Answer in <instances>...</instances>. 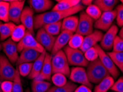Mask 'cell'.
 Listing matches in <instances>:
<instances>
[{"label":"cell","mask_w":123,"mask_h":92,"mask_svg":"<svg viewBox=\"0 0 123 92\" xmlns=\"http://www.w3.org/2000/svg\"><path fill=\"white\" fill-rule=\"evenodd\" d=\"M86 72L89 82L95 84L99 83L104 78L110 76L99 58L89 63Z\"/></svg>","instance_id":"7a4b0ae2"},{"label":"cell","mask_w":123,"mask_h":92,"mask_svg":"<svg viewBox=\"0 0 123 92\" xmlns=\"http://www.w3.org/2000/svg\"><path fill=\"white\" fill-rule=\"evenodd\" d=\"M50 83L46 81H32L31 84L32 92H46L50 87Z\"/></svg>","instance_id":"4316f807"},{"label":"cell","mask_w":123,"mask_h":92,"mask_svg":"<svg viewBox=\"0 0 123 92\" xmlns=\"http://www.w3.org/2000/svg\"><path fill=\"white\" fill-rule=\"evenodd\" d=\"M73 35V33L68 30H63L55 40L53 48L51 51V56H53L58 52L64 48L69 43L70 39Z\"/></svg>","instance_id":"e0dca14e"},{"label":"cell","mask_w":123,"mask_h":92,"mask_svg":"<svg viewBox=\"0 0 123 92\" xmlns=\"http://www.w3.org/2000/svg\"><path fill=\"white\" fill-rule=\"evenodd\" d=\"M117 17V11L103 12L99 18L95 21L94 28L97 29L107 32L112 26V23Z\"/></svg>","instance_id":"30bf717a"},{"label":"cell","mask_w":123,"mask_h":92,"mask_svg":"<svg viewBox=\"0 0 123 92\" xmlns=\"http://www.w3.org/2000/svg\"><path fill=\"white\" fill-rule=\"evenodd\" d=\"M57 38L47 33L44 29L41 28L38 30L36 39L43 48L48 51H52Z\"/></svg>","instance_id":"7c38bea8"},{"label":"cell","mask_w":123,"mask_h":92,"mask_svg":"<svg viewBox=\"0 0 123 92\" xmlns=\"http://www.w3.org/2000/svg\"><path fill=\"white\" fill-rule=\"evenodd\" d=\"M17 51L19 53H21L25 49H32L41 53H42L45 50L44 48L38 43L32 34L27 30L26 31L24 37L17 44Z\"/></svg>","instance_id":"5b68a950"},{"label":"cell","mask_w":123,"mask_h":92,"mask_svg":"<svg viewBox=\"0 0 123 92\" xmlns=\"http://www.w3.org/2000/svg\"><path fill=\"white\" fill-rule=\"evenodd\" d=\"M84 6L79 3L77 6L67 10L61 11H52L38 14L34 17V29H39L46 24L61 21L65 18L74 14L82 11Z\"/></svg>","instance_id":"6da1fadb"},{"label":"cell","mask_w":123,"mask_h":92,"mask_svg":"<svg viewBox=\"0 0 123 92\" xmlns=\"http://www.w3.org/2000/svg\"><path fill=\"white\" fill-rule=\"evenodd\" d=\"M69 65L81 67H86L89 62L86 59L84 55L78 49H75L70 46H66L63 48Z\"/></svg>","instance_id":"277c9868"},{"label":"cell","mask_w":123,"mask_h":92,"mask_svg":"<svg viewBox=\"0 0 123 92\" xmlns=\"http://www.w3.org/2000/svg\"><path fill=\"white\" fill-rule=\"evenodd\" d=\"M113 51L119 52V53L123 52V40L121 39L119 36L117 35L114 41Z\"/></svg>","instance_id":"ab89813d"},{"label":"cell","mask_w":123,"mask_h":92,"mask_svg":"<svg viewBox=\"0 0 123 92\" xmlns=\"http://www.w3.org/2000/svg\"><path fill=\"white\" fill-rule=\"evenodd\" d=\"M0 84H1V81H0Z\"/></svg>","instance_id":"f907efd6"},{"label":"cell","mask_w":123,"mask_h":92,"mask_svg":"<svg viewBox=\"0 0 123 92\" xmlns=\"http://www.w3.org/2000/svg\"><path fill=\"white\" fill-rule=\"evenodd\" d=\"M1 45L3 51L10 62L13 64H16L19 59L16 43L11 38H8L7 40L2 43Z\"/></svg>","instance_id":"4fadbf2b"},{"label":"cell","mask_w":123,"mask_h":92,"mask_svg":"<svg viewBox=\"0 0 123 92\" xmlns=\"http://www.w3.org/2000/svg\"><path fill=\"white\" fill-rule=\"evenodd\" d=\"M84 56L88 61L92 62L99 58L98 54L94 47L90 48L84 53Z\"/></svg>","instance_id":"74e56055"},{"label":"cell","mask_w":123,"mask_h":92,"mask_svg":"<svg viewBox=\"0 0 123 92\" xmlns=\"http://www.w3.org/2000/svg\"><path fill=\"white\" fill-rule=\"evenodd\" d=\"M13 88V82L3 81L1 84V89L2 92H12Z\"/></svg>","instance_id":"b9f144b4"},{"label":"cell","mask_w":123,"mask_h":92,"mask_svg":"<svg viewBox=\"0 0 123 92\" xmlns=\"http://www.w3.org/2000/svg\"><path fill=\"white\" fill-rule=\"evenodd\" d=\"M10 2V8L8 12L9 20L14 24H19L21 22V16L23 10L25 0H5Z\"/></svg>","instance_id":"9c48e42d"},{"label":"cell","mask_w":123,"mask_h":92,"mask_svg":"<svg viewBox=\"0 0 123 92\" xmlns=\"http://www.w3.org/2000/svg\"><path fill=\"white\" fill-rule=\"evenodd\" d=\"M52 56L50 54H46L45 59L43 63L42 69L41 70V73L44 77L46 80L49 81L52 75Z\"/></svg>","instance_id":"d4e9b609"},{"label":"cell","mask_w":123,"mask_h":92,"mask_svg":"<svg viewBox=\"0 0 123 92\" xmlns=\"http://www.w3.org/2000/svg\"><path fill=\"white\" fill-rule=\"evenodd\" d=\"M117 22L119 27H123V5L120 4L117 7Z\"/></svg>","instance_id":"f35d334b"},{"label":"cell","mask_w":123,"mask_h":92,"mask_svg":"<svg viewBox=\"0 0 123 92\" xmlns=\"http://www.w3.org/2000/svg\"><path fill=\"white\" fill-rule=\"evenodd\" d=\"M78 22L79 19L77 16H71L65 18L62 22L61 30H68L74 33L77 30Z\"/></svg>","instance_id":"44dd1931"},{"label":"cell","mask_w":123,"mask_h":92,"mask_svg":"<svg viewBox=\"0 0 123 92\" xmlns=\"http://www.w3.org/2000/svg\"><path fill=\"white\" fill-rule=\"evenodd\" d=\"M47 54L46 50H44L42 53L41 54L39 57L36 60L34 61L33 64L32 71L28 76L29 79H34L39 73H41V70L42 69L43 63L45 59V56Z\"/></svg>","instance_id":"ffe728a7"},{"label":"cell","mask_w":123,"mask_h":92,"mask_svg":"<svg viewBox=\"0 0 123 92\" xmlns=\"http://www.w3.org/2000/svg\"><path fill=\"white\" fill-rule=\"evenodd\" d=\"M20 76L18 68H17L16 70L15 77L13 81V88L12 92H23Z\"/></svg>","instance_id":"e575fe53"},{"label":"cell","mask_w":123,"mask_h":92,"mask_svg":"<svg viewBox=\"0 0 123 92\" xmlns=\"http://www.w3.org/2000/svg\"><path fill=\"white\" fill-rule=\"evenodd\" d=\"M69 78L72 81L82 84L90 88H93L92 84L88 80L86 70L82 67H76L71 69Z\"/></svg>","instance_id":"8fae6325"},{"label":"cell","mask_w":123,"mask_h":92,"mask_svg":"<svg viewBox=\"0 0 123 92\" xmlns=\"http://www.w3.org/2000/svg\"><path fill=\"white\" fill-rule=\"evenodd\" d=\"M83 40H84L83 36L78 34H75L74 35L72 36L71 39L69 41V46L73 49H77L80 48L82 46Z\"/></svg>","instance_id":"836d02e7"},{"label":"cell","mask_w":123,"mask_h":92,"mask_svg":"<svg viewBox=\"0 0 123 92\" xmlns=\"http://www.w3.org/2000/svg\"><path fill=\"white\" fill-rule=\"evenodd\" d=\"M25 92H31V91H30V89H29V88H27Z\"/></svg>","instance_id":"bcb514c9"},{"label":"cell","mask_w":123,"mask_h":92,"mask_svg":"<svg viewBox=\"0 0 123 92\" xmlns=\"http://www.w3.org/2000/svg\"><path fill=\"white\" fill-rule=\"evenodd\" d=\"M17 26L13 22H8L0 24V40L4 41L11 37L14 28Z\"/></svg>","instance_id":"7402d4cb"},{"label":"cell","mask_w":123,"mask_h":92,"mask_svg":"<svg viewBox=\"0 0 123 92\" xmlns=\"http://www.w3.org/2000/svg\"><path fill=\"white\" fill-rule=\"evenodd\" d=\"M94 20L90 17L86 12L82 11L80 14L78 25L76 34L82 36H87L93 32Z\"/></svg>","instance_id":"ba28073f"},{"label":"cell","mask_w":123,"mask_h":92,"mask_svg":"<svg viewBox=\"0 0 123 92\" xmlns=\"http://www.w3.org/2000/svg\"><path fill=\"white\" fill-rule=\"evenodd\" d=\"M34 11L30 7L26 6L23 8L21 16V22L27 30H28L32 35H34Z\"/></svg>","instance_id":"2e32d148"},{"label":"cell","mask_w":123,"mask_h":92,"mask_svg":"<svg viewBox=\"0 0 123 92\" xmlns=\"http://www.w3.org/2000/svg\"><path fill=\"white\" fill-rule=\"evenodd\" d=\"M94 47L98 52L99 59H100L103 66L106 68V69L108 70L110 75L111 76V77L114 79L117 78V77L119 75V71L111 58L107 54L105 53V51L101 48L100 46H99V45H95Z\"/></svg>","instance_id":"52a82bcc"},{"label":"cell","mask_w":123,"mask_h":92,"mask_svg":"<svg viewBox=\"0 0 123 92\" xmlns=\"http://www.w3.org/2000/svg\"><path fill=\"white\" fill-rule=\"evenodd\" d=\"M33 63H24L18 66V71L20 76L26 77L30 75L32 71Z\"/></svg>","instance_id":"8d00e7d4"},{"label":"cell","mask_w":123,"mask_h":92,"mask_svg":"<svg viewBox=\"0 0 123 92\" xmlns=\"http://www.w3.org/2000/svg\"><path fill=\"white\" fill-rule=\"evenodd\" d=\"M26 28L22 24H19L14 28L11 35V39L14 42H19L24 37L26 33Z\"/></svg>","instance_id":"1f68e13d"},{"label":"cell","mask_w":123,"mask_h":92,"mask_svg":"<svg viewBox=\"0 0 123 92\" xmlns=\"http://www.w3.org/2000/svg\"><path fill=\"white\" fill-rule=\"evenodd\" d=\"M41 54L37 50L32 49H25L21 51L20 56L16 62V66L17 67L24 63H32L38 58Z\"/></svg>","instance_id":"ac0fdd59"},{"label":"cell","mask_w":123,"mask_h":92,"mask_svg":"<svg viewBox=\"0 0 123 92\" xmlns=\"http://www.w3.org/2000/svg\"><path fill=\"white\" fill-rule=\"evenodd\" d=\"M16 70L8 59L3 54H0V81H13Z\"/></svg>","instance_id":"8992f818"},{"label":"cell","mask_w":123,"mask_h":92,"mask_svg":"<svg viewBox=\"0 0 123 92\" xmlns=\"http://www.w3.org/2000/svg\"><path fill=\"white\" fill-rule=\"evenodd\" d=\"M118 2L117 0H95L93 2L94 5L98 7L101 11L105 12L113 11Z\"/></svg>","instance_id":"cb8c5ba5"},{"label":"cell","mask_w":123,"mask_h":92,"mask_svg":"<svg viewBox=\"0 0 123 92\" xmlns=\"http://www.w3.org/2000/svg\"><path fill=\"white\" fill-rule=\"evenodd\" d=\"M118 36L121 39H122L123 40V27H122V29H121L120 32H119Z\"/></svg>","instance_id":"f6af8a7d"},{"label":"cell","mask_w":123,"mask_h":92,"mask_svg":"<svg viewBox=\"0 0 123 92\" xmlns=\"http://www.w3.org/2000/svg\"><path fill=\"white\" fill-rule=\"evenodd\" d=\"M1 23H2L1 22V21H0V24H1Z\"/></svg>","instance_id":"681fc988"},{"label":"cell","mask_w":123,"mask_h":92,"mask_svg":"<svg viewBox=\"0 0 123 92\" xmlns=\"http://www.w3.org/2000/svg\"><path fill=\"white\" fill-rule=\"evenodd\" d=\"M52 73H61L66 77H69L70 71L67 58L63 50H60L52 56Z\"/></svg>","instance_id":"3957f363"},{"label":"cell","mask_w":123,"mask_h":92,"mask_svg":"<svg viewBox=\"0 0 123 92\" xmlns=\"http://www.w3.org/2000/svg\"><path fill=\"white\" fill-rule=\"evenodd\" d=\"M114 83V79L109 76L104 78L97 86H96L94 92H107L108 90L113 86Z\"/></svg>","instance_id":"484cf974"},{"label":"cell","mask_w":123,"mask_h":92,"mask_svg":"<svg viewBox=\"0 0 123 92\" xmlns=\"http://www.w3.org/2000/svg\"><path fill=\"white\" fill-rule=\"evenodd\" d=\"M118 32V28L115 24H112L109 29L103 36L100 41V47L104 50H111L113 49L115 37Z\"/></svg>","instance_id":"9a60e30c"},{"label":"cell","mask_w":123,"mask_h":92,"mask_svg":"<svg viewBox=\"0 0 123 92\" xmlns=\"http://www.w3.org/2000/svg\"><path fill=\"white\" fill-rule=\"evenodd\" d=\"M58 3L52 9L53 11L67 10L80 3L79 0H58Z\"/></svg>","instance_id":"603a6c76"},{"label":"cell","mask_w":123,"mask_h":92,"mask_svg":"<svg viewBox=\"0 0 123 92\" xmlns=\"http://www.w3.org/2000/svg\"></svg>","instance_id":"f5cc1de1"},{"label":"cell","mask_w":123,"mask_h":92,"mask_svg":"<svg viewBox=\"0 0 123 92\" xmlns=\"http://www.w3.org/2000/svg\"><path fill=\"white\" fill-rule=\"evenodd\" d=\"M120 2H122V4L123 5V0H121Z\"/></svg>","instance_id":"7dc6e473"},{"label":"cell","mask_w":123,"mask_h":92,"mask_svg":"<svg viewBox=\"0 0 123 92\" xmlns=\"http://www.w3.org/2000/svg\"><path fill=\"white\" fill-rule=\"evenodd\" d=\"M10 2L5 1L0 2V21L8 23L10 21L8 18V12Z\"/></svg>","instance_id":"4dcf8cb0"},{"label":"cell","mask_w":123,"mask_h":92,"mask_svg":"<svg viewBox=\"0 0 123 92\" xmlns=\"http://www.w3.org/2000/svg\"><path fill=\"white\" fill-rule=\"evenodd\" d=\"M93 2L92 0H83L82 1V3L84 6H89L92 5V3Z\"/></svg>","instance_id":"ee69618b"},{"label":"cell","mask_w":123,"mask_h":92,"mask_svg":"<svg viewBox=\"0 0 123 92\" xmlns=\"http://www.w3.org/2000/svg\"><path fill=\"white\" fill-rule=\"evenodd\" d=\"M77 88V86L75 84L69 81L62 87H52L46 92H73Z\"/></svg>","instance_id":"83f0119b"},{"label":"cell","mask_w":123,"mask_h":92,"mask_svg":"<svg viewBox=\"0 0 123 92\" xmlns=\"http://www.w3.org/2000/svg\"><path fill=\"white\" fill-rule=\"evenodd\" d=\"M31 8L37 13H40L49 10L53 5L50 0H29Z\"/></svg>","instance_id":"d6986e66"},{"label":"cell","mask_w":123,"mask_h":92,"mask_svg":"<svg viewBox=\"0 0 123 92\" xmlns=\"http://www.w3.org/2000/svg\"><path fill=\"white\" fill-rule=\"evenodd\" d=\"M62 24V22L59 21L56 23L45 25L43 27V28L44 29L47 33L52 36H54L58 35L60 33Z\"/></svg>","instance_id":"f546056e"},{"label":"cell","mask_w":123,"mask_h":92,"mask_svg":"<svg viewBox=\"0 0 123 92\" xmlns=\"http://www.w3.org/2000/svg\"><path fill=\"white\" fill-rule=\"evenodd\" d=\"M110 89L115 92H123V77H121L117 79Z\"/></svg>","instance_id":"60d3db41"},{"label":"cell","mask_w":123,"mask_h":92,"mask_svg":"<svg viewBox=\"0 0 123 92\" xmlns=\"http://www.w3.org/2000/svg\"><path fill=\"white\" fill-rule=\"evenodd\" d=\"M0 2H1V1H0Z\"/></svg>","instance_id":"816d5d0a"},{"label":"cell","mask_w":123,"mask_h":92,"mask_svg":"<svg viewBox=\"0 0 123 92\" xmlns=\"http://www.w3.org/2000/svg\"><path fill=\"white\" fill-rule=\"evenodd\" d=\"M0 92H2V91H1V89H0Z\"/></svg>","instance_id":"c3c4849f"},{"label":"cell","mask_w":123,"mask_h":92,"mask_svg":"<svg viewBox=\"0 0 123 92\" xmlns=\"http://www.w3.org/2000/svg\"><path fill=\"white\" fill-rule=\"evenodd\" d=\"M86 13L93 20L98 19L102 16V11L95 5H91L86 9Z\"/></svg>","instance_id":"d6a6232c"},{"label":"cell","mask_w":123,"mask_h":92,"mask_svg":"<svg viewBox=\"0 0 123 92\" xmlns=\"http://www.w3.org/2000/svg\"><path fill=\"white\" fill-rule=\"evenodd\" d=\"M107 54L117 67L123 73V52H109Z\"/></svg>","instance_id":"f1b7e54d"},{"label":"cell","mask_w":123,"mask_h":92,"mask_svg":"<svg viewBox=\"0 0 123 92\" xmlns=\"http://www.w3.org/2000/svg\"><path fill=\"white\" fill-rule=\"evenodd\" d=\"M74 92H92L91 89L86 86L82 85L77 87Z\"/></svg>","instance_id":"7bdbcfd3"},{"label":"cell","mask_w":123,"mask_h":92,"mask_svg":"<svg viewBox=\"0 0 123 92\" xmlns=\"http://www.w3.org/2000/svg\"><path fill=\"white\" fill-rule=\"evenodd\" d=\"M52 80L56 87H62L67 82L66 76L61 73L54 74L52 77Z\"/></svg>","instance_id":"d590c367"},{"label":"cell","mask_w":123,"mask_h":92,"mask_svg":"<svg viewBox=\"0 0 123 92\" xmlns=\"http://www.w3.org/2000/svg\"><path fill=\"white\" fill-rule=\"evenodd\" d=\"M104 36L102 32L98 30H95L93 33L84 38L83 44L80 46V50L84 53L90 48H93L99 41H102Z\"/></svg>","instance_id":"5bb4252c"}]
</instances>
